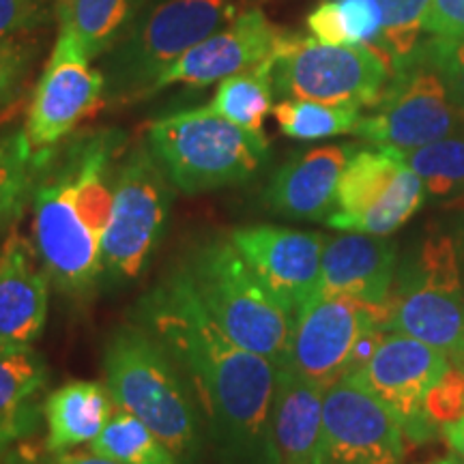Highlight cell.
<instances>
[{
	"label": "cell",
	"mask_w": 464,
	"mask_h": 464,
	"mask_svg": "<svg viewBox=\"0 0 464 464\" xmlns=\"http://www.w3.org/2000/svg\"><path fill=\"white\" fill-rule=\"evenodd\" d=\"M381 9V34L372 48L390 58L392 65L409 58L420 45L423 17L430 0H376Z\"/></svg>",
	"instance_id": "cell-31"
},
{
	"label": "cell",
	"mask_w": 464,
	"mask_h": 464,
	"mask_svg": "<svg viewBox=\"0 0 464 464\" xmlns=\"http://www.w3.org/2000/svg\"><path fill=\"white\" fill-rule=\"evenodd\" d=\"M284 34L286 31L271 24L269 17L260 9L243 11L205 42L194 45L183 58H179L158 80L150 95L172 84L202 89L263 65L265 61L276 56Z\"/></svg>",
	"instance_id": "cell-17"
},
{
	"label": "cell",
	"mask_w": 464,
	"mask_h": 464,
	"mask_svg": "<svg viewBox=\"0 0 464 464\" xmlns=\"http://www.w3.org/2000/svg\"><path fill=\"white\" fill-rule=\"evenodd\" d=\"M448 370V357L434 346L411 335L387 332L372 357L348 376L392 411L404 437L421 443L432 437V428L423 413L426 398Z\"/></svg>",
	"instance_id": "cell-14"
},
{
	"label": "cell",
	"mask_w": 464,
	"mask_h": 464,
	"mask_svg": "<svg viewBox=\"0 0 464 464\" xmlns=\"http://www.w3.org/2000/svg\"><path fill=\"white\" fill-rule=\"evenodd\" d=\"M31 202L33 246L50 284L69 299H91L102 282V239L75 208L72 177L58 147L45 155Z\"/></svg>",
	"instance_id": "cell-10"
},
{
	"label": "cell",
	"mask_w": 464,
	"mask_h": 464,
	"mask_svg": "<svg viewBox=\"0 0 464 464\" xmlns=\"http://www.w3.org/2000/svg\"><path fill=\"white\" fill-rule=\"evenodd\" d=\"M56 17V0H0V42L26 34Z\"/></svg>",
	"instance_id": "cell-35"
},
{
	"label": "cell",
	"mask_w": 464,
	"mask_h": 464,
	"mask_svg": "<svg viewBox=\"0 0 464 464\" xmlns=\"http://www.w3.org/2000/svg\"><path fill=\"white\" fill-rule=\"evenodd\" d=\"M381 24L376 0H324L307 15L312 37L332 45H376Z\"/></svg>",
	"instance_id": "cell-27"
},
{
	"label": "cell",
	"mask_w": 464,
	"mask_h": 464,
	"mask_svg": "<svg viewBox=\"0 0 464 464\" xmlns=\"http://www.w3.org/2000/svg\"><path fill=\"white\" fill-rule=\"evenodd\" d=\"M393 65L372 45H332L286 33L276 52L271 80L280 100L374 108L390 84Z\"/></svg>",
	"instance_id": "cell-6"
},
{
	"label": "cell",
	"mask_w": 464,
	"mask_h": 464,
	"mask_svg": "<svg viewBox=\"0 0 464 464\" xmlns=\"http://www.w3.org/2000/svg\"><path fill=\"white\" fill-rule=\"evenodd\" d=\"M181 265L208 316L232 342L276 368L286 365L295 316L258 280L230 235L198 243Z\"/></svg>",
	"instance_id": "cell-3"
},
{
	"label": "cell",
	"mask_w": 464,
	"mask_h": 464,
	"mask_svg": "<svg viewBox=\"0 0 464 464\" xmlns=\"http://www.w3.org/2000/svg\"><path fill=\"white\" fill-rule=\"evenodd\" d=\"M443 437L450 443V448L456 451V456L464 460V413L460 420L450 423L448 428H443Z\"/></svg>",
	"instance_id": "cell-38"
},
{
	"label": "cell",
	"mask_w": 464,
	"mask_h": 464,
	"mask_svg": "<svg viewBox=\"0 0 464 464\" xmlns=\"http://www.w3.org/2000/svg\"><path fill=\"white\" fill-rule=\"evenodd\" d=\"M144 7L147 0H56V20L97 61L123 42Z\"/></svg>",
	"instance_id": "cell-23"
},
{
	"label": "cell",
	"mask_w": 464,
	"mask_h": 464,
	"mask_svg": "<svg viewBox=\"0 0 464 464\" xmlns=\"http://www.w3.org/2000/svg\"><path fill=\"white\" fill-rule=\"evenodd\" d=\"M133 318L188 374L224 464H269L277 368L219 329L183 265L138 301Z\"/></svg>",
	"instance_id": "cell-1"
},
{
	"label": "cell",
	"mask_w": 464,
	"mask_h": 464,
	"mask_svg": "<svg viewBox=\"0 0 464 464\" xmlns=\"http://www.w3.org/2000/svg\"><path fill=\"white\" fill-rule=\"evenodd\" d=\"M404 430L381 400L344 376L324 390L321 464H402Z\"/></svg>",
	"instance_id": "cell-15"
},
{
	"label": "cell",
	"mask_w": 464,
	"mask_h": 464,
	"mask_svg": "<svg viewBox=\"0 0 464 464\" xmlns=\"http://www.w3.org/2000/svg\"><path fill=\"white\" fill-rule=\"evenodd\" d=\"M239 15L232 0H160L102 56L106 103L149 97L179 58Z\"/></svg>",
	"instance_id": "cell-5"
},
{
	"label": "cell",
	"mask_w": 464,
	"mask_h": 464,
	"mask_svg": "<svg viewBox=\"0 0 464 464\" xmlns=\"http://www.w3.org/2000/svg\"><path fill=\"white\" fill-rule=\"evenodd\" d=\"M423 413L430 423V428H439L443 432V428H448L450 423L458 421L464 413V372L462 370L450 365V370L445 372L437 385L432 387L430 393L426 398V406H423Z\"/></svg>",
	"instance_id": "cell-33"
},
{
	"label": "cell",
	"mask_w": 464,
	"mask_h": 464,
	"mask_svg": "<svg viewBox=\"0 0 464 464\" xmlns=\"http://www.w3.org/2000/svg\"><path fill=\"white\" fill-rule=\"evenodd\" d=\"M393 269L396 247L385 237L344 232L324 243L318 293L387 305L393 290Z\"/></svg>",
	"instance_id": "cell-20"
},
{
	"label": "cell",
	"mask_w": 464,
	"mask_h": 464,
	"mask_svg": "<svg viewBox=\"0 0 464 464\" xmlns=\"http://www.w3.org/2000/svg\"><path fill=\"white\" fill-rule=\"evenodd\" d=\"M106 385L119 409L136 415L181 464L200 454V417L170 353L142 324L114 329L103 353Z\"/></svg>",
	"instance_id": "cell-2"
},
{
	"label": "cell",
	"mask_w": 464,
	"mask_h": 464,
	"mask_svg": "<svg viewBox=\"0 0 464 464\" xmlns=\"http://www.w3.org/2000/svg\"><path fill=\"white\" fill-rule=\"evenodd\" d=\"M274 116L284 136L295 140H324L355 133L362 121L359 108L307 100H282L274 106Z\"/></svg>",
	"instance_id": "cell-30"
},
{
	"label": "cell",
	"mask_w": 464,
	"mask_h": 464,
	"mask_svg": "<svg viewBox=\"0 0 464 464\" xmlns=\"http://www.w3.org/2000/svg\"><path fill=\"white\" fill-rule=\"evenodd\" d=\"M324 390L277 368L269 423V464H321Z\"/></svg>",
	"instance_id": "cell-21"
},
{
	"label": "cell",
	"mask_w": 464,
	"mask_h": 464,
	"mask_svg": "<svg viewBox=\"0 0 464 464\" xmlns=\"http://www.w3.org/2000/svg\"><path fill=\"white\" fill-rule=\"evenodd\" d=\"M274 58L276 56H271L263 65L218 82V91L208 108L243 130L263 133L266 114L274 112L276 92L274 80H271Z\"/></svg>",
	"instance_id": "cell-26"
},
{
	"label": "cell",
	"mask_w": 464,
	"mask_h": 464,
	"mask_svg": "<svg viewBox=\"0 0 464 464\" xmlns=\"http://www.w3.org/2000/svg\"><path fill=\"white\" fill-rule=\"evenodd\" d=\"M147 144L174 188L189 196L246 183L269 158L265 133L243 130L208 106L150 123Z\"/></svg>",
	"instance_id": "cell-4"
},
{
	"label": "cell",
	"mask_w": 464,
	"mask_h": 464,
	"mask_svg": "<svg viewBox=\"0 0 464 464\" xmlns=\"http://www.w3.org/2000/svg\"><path fill=\"white\" fill-rule=\"evenodd\" d=\"M423 196L421 179L396 150H355L342 172L338 202L327 224L342 232L387 237L415 216Z\"/></svg>",
	"instance_id": "cell-12"
},
{
	"label": "cell",
	"mask_w": 464,
	"mask_h": 464,
	"mask_svg": "<svg viewBox=\"0 0 464 464\" xmlns=\"http://www.w3.org/2000/svg\"><path fill=\"white\" fill-rule=\"evenodd\" d=\"M396 155L421 179L432 198H448L464 188V130Z\"/></svg>",
	"instance_id": "cell-29"
},
{
	"label": "cell",
	"mask_w": 464,
	"mask_h": 464,
	"mask_svg": "<svg viewBox=\"0 0 464 464\" xmlns=\"http://www.w3.org/2000/svg\"><path fill=\"white\" fill-rule=\"evenodd\" d=\"M48 464H123V462H116L112 458H106V456H100V454H92L89 450V454H84V451H80V454H56L54 460H50Z\"/></svg>",
	"instance_id": "cell-37"
},
{
	"label": "cell",
	"mask_w": 464,
	"mask_h": 464,
	"mask_svg": "<svg viewBox=\"0 0 464 464\" xmlns=\"http://www.w3.org/2000/svg\"><path fill=\"white\" fill-rule=\"evenodd\" d=\"M230 239L258 280L293 316L321 290V260L327 243L321 232L252 224L232 230Z\"/></svg>",
	"instance_id": "cell-16"
},
{
	"label": "cell",
	"mask_w": 464,
	"mask_h": 464,
	"mask_svg": "<svg viewBox=\"0 0 464 464\" xmlns=\"http://www.w3.org/2000/svg\"><path fill=\"white\" fill-rule=\"evenodd\" d=\"M387 332V305L318 293L295 316L284 368L327 390L357 372Z\"/></svg>",
	"instance_id": "cell-8"
},
{
	"label": "cell",
	"mask_w": 464,
	"mask_h": 464,
	"mask_svg": "<svg viewBox=\"0 0 464 464\" xmlns=\"http://www.w3.org/2000/svg\"><path fill=\"white\" fill-rule=\"evenodd\" d=\"M355 150L353 144H329L299 153L274 174L265 191L266 205L290 219H329L338 202L342 172Z\"/></svg>",
	"instance_id": "cell-19"
},
{
	"label": "cell",
	"mask_w": 464,
	"mask_h": 464,
	"mask_svg": "<svg viewBox=\"0 0 464 464\" xmlns=\"http://www.w3.org/2000/svg\"><path fill=\"white\" fill-rule=\"evenodd\" d=\"M89 450L123 464H181L147 423L119 406Z\"/></svg>",
	"instance_id": "cell-28"
},
{
	"label": "cell",
	"mask_w": 464,
	"mask_h": 464,
	"mask_svg": "<svg viewBox=\"0 0 464 464\" xmlns=\"http://www.w3.org/2000/svg\"><path fill=\"white\" fill-rule=\"evenodd\" d=\"M387 329L426 342L464 372V284L456 243L432 232L387 301Z\"/></svg>",
	"instance_id": "cell-9"
},
{
	"label": "cell",
	"mask_w": 464,
	"mask_h": 464,
	"mask_svg": "<svg viewBox=\"0 0 464 464\" xmlns=\"http://www.w3.org/2000/svg\"><path fill=\"white\" fill-rule=\"evenodd\" d=\"M14 440L15 439L11 437V434H7L5 430H0V464L7 460L9 448H11V443H14Z\"/></svg>",
	"instance_id": "cell-39"
},
{
	"label": "cell",
	"mask_w": 464,
	"mask_h": 464,
	"mask_svg": "<svg viewBox=\"0 0 464 464\" xmlns=\"http://www.w3.org/2000/svg\"><path fill=\"white\" fill-rule=\"evenodd\" d=\"M91 63L73 33L58 28L54 48L28 102L24 133L34 153L45 155L65 142L106 103V78Z\"/></svg>",
	"instance_id": "cell-13"
},
{
	"label": "cell",
	"mask_w": 464,
	"mask_h": 464,
	"mask_svg": "<svg viewBox=\"0 0 464 464\" xmlns=\"http://www.w3.org/2000/svg\"><path fill=\"white\" fill-rule=\"evenodd\" d=\"M45 155L34 153L24 130L0 138V235L17 226L33 200Z\"/></svg>",
	"instance_id": "cell-25"
},
{
	"label": "cell",
	"mask_w": 464,
	"mask_h": 464,
	"mask_svg": "<svg viewBox=\"0 0 464 464\" xmlns=\"http://www.w3.org/2000/svg\"><path fill=\"white\" fill-rule=\"evenodd\" d=\"M423 50L454 97L456 106L464 114V34H448V37H430L421 42Z\"/></svg>",
	"instance_id": "cell-34"
},
{
	"label": "cell",
	"mask_w": 464,
	"mask_h": 464,
	"mask_svg": "<svg viewBox=\"0 0 464 464\" xmlns=\"http://www.w3.org/2000/svg\"><path fill=\"white\" fill-rule=\"evenodd\" d=\"M48 286L33 241L14 226L0 246V353L33 346L48 321Z\"/></svg>",
	"instance_id": "cell-18"
},
{
	"label": "cell",
	"mask_w": 464,
	"mask_h": 464,
	"mask_svg": "<svg viewBox=\"0 0 464 464\" xmlns=\"http://www.w3.org/2000/svg\"><path fill=\"white\" fill-rule=\"evenodd\" d=\"M114 411L116 402L108 385L95 381L65 382L44 402L45 448L56 456L91 443L100 437Z\"/></svg>",
	"instance_id": "cell-22"
},
{
	"label": "cell",
	"mask_w": 464,
	"mask_h": 464,
	"mask_svg": "<svg viewBox=\"0 0 464 464\" xmlns=\"http://www.w3.org/2000/svg\"><path fill=\"white\" fill-rule=\"evenodd\" d=\"M423 464H464V460L458 456H448V458H437V460L423 462Z\"/></svg>",
	"instance_id": "cell-40"
},
{
	"label": "cell",
	"mask_w": 464,
	"mask_h": 464,
	"mask_svg": "<svg viewBox=\"0 0 464 464\" xmlns=\"http://www.w3.org/2000/svg\"><path fill=\"white\" fill-rule=\"evenodd\" d=\"M48 365L33 346L0 353V430L15 440L33 432Z\"/></svg>",
	"instance_id": "cell-24"
},
{
	"label": "cell",
	"mask_w": 464,
	"mask_h": 464,
	"mask_svg": "<svg viewBox=\"0 0 464 464\" xmlns=\"http://www.w3.org/2000/svg\"><path fill=\"white\" fill-rule=\"evenodd\" d=\"M464 130V114L423 45L398 65L374 112L362 116L355 136L393 150H411Z\"/></svg>",
	"instance_id": "cell-11"
},
{
	"label": "cell",
	"mask_w": 464,
	"mask_h": 464,
	"mask_svg": "<svg viewBox=\"0 0 464 464\" xmlns=\"http://www.w3.org/2000/svg\"><path fill=\"white\" fill-rule=\"evenodd\" d=\"M172 183L150 153L138 144L116 166L112 213L102 243V284L138 280L164 237Z\"/></svg>",
	"instance_id": "cell-7"
},
{
	"label": "cell",
	"mask_w": 464,
	"mask_h": 464,
	"mask_svg": "<svg viewBox=\"0 0 464 464\" xmlns=\"http://www.w3.org/2000/svg\"><path fill=\"white\" fill-rule=\"evenodd\" d=\"M37 52V42L28 37V33L0 42V114L3 116H9L24 95Z\"/></svg>",
	"instance_id": "cell-32"
},
{
	"label": "cell",
	"mask_w": 464,
	"mask_h": 464,
	"mask_svg": "<svg viewBox=\"0 0 464 464\" xmlns=\"http://www.w3.org/2000/svg\"><path fill=\"white\" fill-rule=\"evenodd\" d=\"M423 31L432 37L464 34V0H430L423 17Z\"/></svg>",
	"instance_id": "cell-36"
}]
</instances>
